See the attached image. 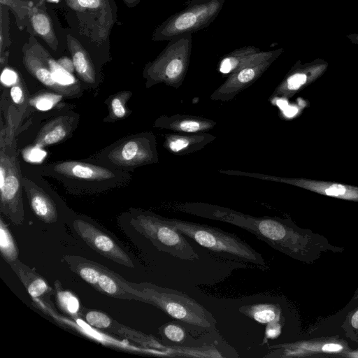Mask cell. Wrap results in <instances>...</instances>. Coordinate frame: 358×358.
<instances>
[{"instance_id":"obj_1","label":"cell","mask_w":358,"mask_h":358,"mask_svg":"<svg viewBox=\"0 0 358 358\" xmlns=\"http://www.w3.org/2000/svg\"><path fill=\"white\" fill-rule=\"evenodd\" d=\"M185 212L231 224L254 234L273 248L305 263H312L322 252H341V248L310 230L297 227L289 219L257 217L227 208L206 205L185 207Z\"/></svg>"},{"instance_id":"obj_2","label":"cell","mask_w":358,"mask_h":358,"mask_svg":"<svg viewBox=\"0 0 358 358\" xmlns=\"http://www.w3.org/2000/svg\"><path fill=\"white\" fill-rule=\"evenodd\" d=\"M170 225L201 246L233 260L268 268L262 255L238 236L218 228L176 219L164 218Z\"/></svg>"},{"instance_id":"obj_3","label":"cell","mask_w":358,"mask_h":358,"mask_svg":"<svg viewBox=\"0 0 358 358\" xmlns=\"http://www.w3.org/2000/svg\"><path fill=\"white\" fill-rule=\"evenodd\" d=\"M133 285L141 292V302L158 308L184 324L215 329L216 320L211 313L186 294L150 282H133Z\"/></svg>"},{"instance_id":"obj_4","label":"cell","mask_w":358,"mask_h":358,"mask_svg":"<svg viewBox=\"0 0 358 358\" xmlns=\"http://www.w3.org/2000/svg\"><path fill=\"white\" fill-rule=\"evenodd\" d=\"M43 172L64 182L72 189L95 192L117 186L129 175L104 166L78 161H64L48 164Z\"/></svg>"},{"instance_id":"obj_5","label":"cell","mask_w":358,"mask_h":358,"mask_svg":"<svg viewBox=\"0 0 358 358\" xmlns=\"http://www.w3.org/2000/svg\"><path fill=\"white\" fill-rule=\"evenodd\" d=\"M134 229L151 241L160 252L168 253L182 260L199 259L198 254L183 234L154 213L134 210L130 221Z\"/></svg>"},{"instance_id":"obj_6","label":"cell","mask_w":358,"mask_h":358,"mask_svg":"<svg viewBox=\"0 0 358 358\" xmlns=\"http://www.w3.org/2000/svg\"><path fill=\"white\" fill-rule=\"evenodd\" d=\"M225 0H189L182 10L170 16L157 29L159 40H171L208 27L220 13Z\"/></svg>"},{"instance_id":"obj_7","label":"cell","mask_w":358,"mask_h":358,"mask_svg":"<svg viewBox=\"0 0 358 358\" xmlns=\"http://www.w3.org/2000/svg\"><path fill=\"white\" fill-rule=\"evenodd\" d=\"M8 146L1 135L0 152V211L15 225L24 221L22 187L17 158L8 150Z\"/></svg>"},{"instance_id":"obj_8","label":"cell","mask_w":358,"mask_h":358,"mask_svg":"<svg viewBox=\"0 0 358 358\" xmlns=\"http://www.w3.org/2000/svg\"><path fill=\"white\" fill-rule=\"evenodd\" d=\"M72 224L77 234L95 252L122 266L134 267L131 257L117 242L95 224L78 218Z\"/></svg>"},{"instance_id":"obj_9","label":"cell","mask_w":358,"mask_h":358,"mask_svg":"<svg viewBox=\"0 0 358 358\" xmlns=\"http://www.w3.org/2000/svg\"><path fill=\"white\" fill-rule=\"evenodd\" d=\"M81 317L88 324L97 329L124 337L143 347L159 350L164 349L152 336L119 323L103 311L85 309Z\"/></svg>"},{"instance_id":"obj_10","label":"cell","mask_w":358,"mask_h":358,"mask_svg":"<svg viewBox=\"0 0 358 358\" xmlns=\"http://www.w3.org/2000/svg\"><path fill=\"white\" fill-rule=\"evenodd\" d=\"M99 156L109 166L131 169L143 164L149 152L143 138L130 137L119 142Z\"/></svg>"},{"instance_id":"obj_11","label":"cell","mask_w":358,"mask_h":358,"mask_svg":"<svg viewBox=\"0 0 358 358\" xmlns=\"http://www.w3.org/2000/svg\"><path fill=\"white\" fill-rule=\"evenodd\" d=\"M8 264L34 301L38 306L40 304L41 308H49L52 305L50 296L54 295L55 290L46 280L34 268L27 266L19 259Z\"/></svg>"},{"instance_id":"obj_12","label":"cell","mask_w":358,"mask_h":358,"mask_svg":"<svg viewBox=\"0 0 358 358\" xmlns=\"http://www.w3.org/2000/svg\"><path fill=\"white\" fill-rule=\"evenodd\" d=\"M282 52V48L263 51L254 45L243 46L224 55L220 61L219 70L229 73L255 62L278 57Z\"/></svg>"},{"instance_id":"obj_13","label":"cell","mask_w":358,"mask_h":358,"mask_svg":"<svg viewBox=\"0 0 358 358\" xmlns=\"http://www.w3.org/2000/svg\"><path fill=\"white\" fill-rule=\"evenodd\" d=\"M78 121V116L73 114L59 115L51 120L40 129L34 145L43 148L64 141L73 132Z\"/></svg>"},{"instance_id":"obj_14","label":"cell","mask_w":358,"mask_h":358,"mask_svg":"<svg viewBox=\"0 0 358 358\" xmlns=\"http://www.w3.org/2000/svg\"><path fill=\"white\" fill-rule=\"evenodd\" d=\"M97 291L113 298L142 301V294L133 285V282L104 266L99 278Z\"/></svg>"},{"instance_id":"obj_15","label":"cell","mask_w":358,"mask_h":358,"mask_svg":"<svg viewBox=\"0 0 358 358\" xmlns=\"http://www.w3.org/2000/svg\"><path fill=\"white\" fill-rule=\"evenodd\" d=\"M22 186L30 207L36 216L47 224L56 222L58 213L52 198L41 187L26 178H22Z\"/></svg>"},{"instance_id":"obj_16","label":"cell","mask_w":358,"mask_h":358,"mask_svg":"<svg viewBox=\"0 0 358 358\" xmlns=\"http://www.w3.org/2000/svg\"><path fill=\"white\" fill-rule=\"evenodd\" d=\"M269 348L275 350L266 355V357H301L308 352L339 353L346 349L343 344L334 342H299L272 345Z\"/></svg>"},{"instance_id":"obj_17","label":"cell","mask_w":358,"mask_h":358,"mask_svg":"<svg viewBox=\"0 0 358 358\" xmlns=\"http://www.w3.org/2000/svg\"><path fill=\"white\" fill-rule=\"evenodd\" d=\"M285 181L320 194L358 201V187L309 179H290Z\"/></svg>"},{"instance_id":"obj_18","label":"cell","mask_w":358,"mask_h":358,"mask_svg":"<svg viewBox=\"0 0 358 358\" xmlns=\"http://www.w3.org/2000/svg\"><path fill=\"white\" fill-rule=\"evenodd\" d=\"M62 262L69 266L71 271L97 290L98 281L103 270V265L85 257L71 255L63 256Z\"/></svg>"},{"instance_id":"obj_19","label":"cell","mask_w":358,"mask_h":358,"mask_svg":"<svg viewBox=\"0 0 358 358\" xmlns=\"http://www.w3.org/2000/svg\"><path fill=\"white\" fill-rule=\"evenodd\" d=\"M239 312L261 324L280 320L281 310L278 304L256 303L241 306Z\"/></svg>"},{"instance_id":"obj_20","label":"cell","mask_w":358,"mask_h":358,"mask_svg":"<svg viewBox=\"0 0 358 358\" xmlns=\"http://www.w3.org/2000/svg\"><path fill=\"white\" fill-rule=\"evenodd\" d=\"M54 290L57 306L63 313L72 317L81 316L80 301L73 292L64 289L58 280L54 282Z\"/></svg>"},{"instance_id":"obj_21","label":"cell","mask_w":358,"mask_h":358,"mask_svg":"<svg viewBox=\"0 0 358 358\" xmlns=\"http://www.w3.org/2000/svg\"><path fill=\"white\" fill-rule=\"evenodd\" d=\"M49 68L55 83L66 90L73 97H78L81 93L79 86L76 85V80L71 73L64 69L59 63L49 60Z\"/></svg>"},{"instance_id":"obj_22","label":"cell","mask_w":358,"mask_h":358,"mask_svg":"<svg viewBox=\"0 0 358 358\" xmlns=\"http://www.w3.org/2000/svg\"><path fill=\"white\" fill-rule=\"evenodd\" d=\"M131 94V92L122 91L112 95L108 99L109 113L105 121L113 122L128 116L129 110L127 108V103Z\"/></svg>"},{"instance_id":"obj_23","label":"cell","mask_w":358,"mask_h":358,"mask_svg":"<svg viewBox=\"0 0 358 358\" xmlns=\"http://www.w3.org/2000/svg\"><path fill=\"white\" fill-rule=\"evenodd\" d=\"M0 252L8 264L19 259L17 245L1 216L0 217Z\"/></svg>"},{"instance_id":"obj_24","label":"cell","mask_w":358,"mask_h":358,"mask_svg":"<svg viewBox=\"0 0 358 358\" xmlns=\"http://www.w3.org/2000/svg\"><path fill=\"white\" fill-rule=\"evenodd\" d=\"M326 63L309 66L299 70L290 75L287 80V87L290 90H296L304 85L309 80H313L323 72L327 66Z\"/></svg>"},{"instance_id":"obj_25","label":"cell","mask_w":358,"mask_h":358,"mask_svg":"<svg viewBox=\"0 0 358 358\" xmlns=\"http://www.w3.org/2000/svg\"><path fill=\"white\" fill-rule=\"evenodd\" d=\"M159 334L166 341L182 344L187 337V332L183 326L176 322H170L159 328Z\"/></svg>"},{"instance_id":"obj_26","label":"cell","mask_w":358,"mask_h":358,"mask_svg":"<svg viewBox=\"0 0 358 358\" xmlns=\"http://www.w3.org/2000/svg\"><path fill=\"white\" fill-rule=\"evenodd\" d=\"M64 96L53 92H41L35 94L29 100V103L39 110H48L57 104Z\"/></svg>"},{"instance_id":"obj_27","label":"cell","mask_w":358,"mask_h":358,"mask_svg":"<svg viewBox=\"0 0 358 358\" xmlns=\"http://www.w3.org/2000/svg\"><path fill=\"white\" fill-rule=\"evenodd\" d=\"M73 63L77 73L85 82L88 84L95 83L92 69L83 52L78 51L73 55Z\"/></svg>"},{"instance_id":"obj_28","label":"cell","mask_w":358,"mask_h":358,"mask_svg":"<svg viewBox=\"0 0 358 358\" xmlns=\"http://www.w3.org/2000/svg\"><path fill=\"white\" fill-rule=\"evenodd\" d=\"M32 24L35 31L41 35H46L50 30L49 20L43 14L34 15L32 18Z\"/></svg>"},{"instance_id":"obj_29","label":"cell","mask_w":358,"mask_h":358,"mask_svg":"<svg viewBox=\"0 0 358 358\" xmlns=\"http://www.w3.org/2000/svg\"><path fill=\"white\" fill-rule=\"evenodd\" d=\"M43 148L34 145L31 148H29L24 152V157L25 160L31 162H36L42 160L45 155V152L42 150Z\"/></svg>"},{"instance_id":"obj_30","label":"cell","mask_w":358,"mask_h":358,"mask_svg":"<svg viewBox=\"0 0 358 358\" xmlns=\"http://www.w3.org/2000/svg\"><path fill=\"white\" fill-rule=\"evenodd\" d=\"M10 96L15 104L22 106L25 103L26 94L21 85L16 83L13 85L10 90Z\"/></svg>"},{"instance_id":"obj_31","label":"cell","mask_w":358,"mask_h":358,"mask_svg":"<svg viewBox=\"0 0 358 358\" xmlns=\"http://www.w3.org/2000/svg\"><path fill=\"white\" fill-rule=\"evenodd\" d=\"M281 332V324L279 321H273L266 324L264 338L263 343L267 341L268 339H273L277 338Z\"/></svg>"},{"instance_id":"obj_32","label":"cell","mask_w":358,"mask_h":358,"mask_svg":"<svg viewBox=\"0 0 358 358\" xmlns=\"http://www.w3.org/2000/svg\"><path fill=\"white\" fill-rule=\"evenodd\" d=\"M18 77L17 73L9 69H4L1 75V82L5 86L9 87L17 83Z\"/></svg>"},{"instance_id":"obj_33","label":"cell","mask_w":358,"mask_h":358,"mask_svg":"<svg viewBox=\"0 0 358 358\" xmlns=\"http://www.w3.org/2000/svg\"><path fill=\"white\" fill-rule=\"evenodd\" d=\"M180 128L184 131L194 132L200 129V124L195 121L186 120L180 123Z\"/></svg>"},{"instance_id":"obj_34","label":"cell","mask_w":358,"mask_h":358,"mask_svg":"<svg viewBox=\"0 0 358 358\" xmlns=\"http://www.w3.org/2000/svg\"><path fill=\"white\" fill-rule=\"evenodd\" d=\"M188 145V142L182 138H178L171 141L169 143L170 148L174 151L178 152L180 150L185 148Z\"/></svg>"},{"instance_id":"obj_35","label":"cell","mask_w":358,"mask_h":358,"mask_svg":"<svg viewBox=\"0 0 358 358\" xmlns=\"http://www.w3.org/2000/svg\"><path fill=\"white\" fill-rule=\"evenodd\" d=\"M78 3L82 7L94 8L100 6V0H78Z\"/></svg>"},{"instance_id":"obj_36","label":"cell","mask_w":358,"mask_h":358,"mask_svg":"<svg viewBox=\"0 0 358 358\" xmlns=\"http://www.w3.org/2000/svg\"><path fill=\"white\" fill-rule=\"evenodd\" d=\"M59 64L66 71H68L70 73H72L74 68L73 63L68 58H64L61 59L59 62Z\"/></svg>"},{"instance_id":"obj_37","label":"cell","mask_w":358,"mask_h":358,"mask_svg":"<svg viewBox=\"0 0 358 358\" xmlns=\"http://www.w3.org/2000/svg\"><path fill=\"white\" fill-rule=\"evenodd\" d=\"M350 324L352 327L358 329V310H357L350 318Z\"/></svg>"},{"instance_id":"obj_38","label":"cell","mask_w":358,"mask_h":358,"mask_svg":"<svg viewBox=\"0 0 358 358\" xmlns=\"http://www.w3.org/2000/svg\"><path fill=\"white\" fill-rule=\"evenodd\" d=\"M350 41L358 47V34H350L347 35Z\"/></svg>"},{"instance_id":"obj_39","label":"cell","mask_w":358,"mask_h":358,"mask_svg":"<svg viewBox=\"0 0 358 358\" xmlns=\"http://www.w3.org/2000/svg\"><path fill=\"white\" fill-rule=\"evenodd\" d=\"M346 356L350 357H358V352H348Z\"/></svg>"},{"instance_id":"obj_40","label":"cell","mask_w":358,"mask_h":358,"mask_svg":"<svg viewBox=\"0 0 358 358\" xmlns=\"http://www.w3.org/2000/svg\"><path fill=\"white\" fill-rule=\"evenodd\" d=\"M358 299V288L357 289L356 292L354 295V299Z\"/></svg>"},{"instance_id":"obj_41","label":"cell","mask_w":358,"mask_h":358,"mask_svg":"<svg viewBox=\"0 0 358 358\" xmlns=\"http://www.w3.org/2000/svg\"><path fill=\"white\" fill-rule=\"evenodd\" d=\"M49 1H58L59 0H49Z\"/></svg>"}]
</instances>
